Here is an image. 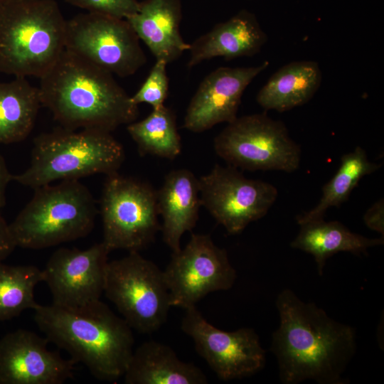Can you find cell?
Wrapping results in <instances>:
<instances>
[{
  "label": "cell",
  "mask_w": 384,
  "mask_h": 384,
  "mask_svg": "<svg viewBox=\"0 0 384 384\" xmlns=\"http://www.w3.org/2000/svg\"><path fill=\"white\" fill-rule=\"evenodd\" d=\"M276 306L279 326L272 334L271 351L281 382L348 383L343 375L356 351L355 329L333 319L314 303L301 300L289 289L279 294Z\"/></svg>",
  "instance_id": "6da1fadb"
},
{
  "label": "cell",
  "mask_w": 384,
  "mask_h": 384,
  "mask_svg": "<svg viewBox=\"0 0 384 384\" xmlns=\"http://www.w3.org/2000/svg\"><path fill=\"white\" fill-rule=\"evenodd\" d=\"M38 88L41 105L65 129L112 132L139 116L138 105L112 74L65 49Z\"/></svg>",
  "instance_id": "7a4b0ae2"
},
{
  "label": "cell",
  "mask_w": 384,
  "mask_h": 384,
  "mask_svg": "<svg viewBox=\"0 0 384 384\" xmlns=\"http://www.w3.org/2000/svg\"><path fill=\"white\" fill-rule=\"evenodd\" d=\"M34 320L49 342L98 380L122 377L133 353L132 328L100 300L78 306L39 304Z\"/></svg>",
  "instance_id": "3957f363"
},
{
  "label": "cell",
  "mask_w": 384,
  "mask_h": 384,
  "mask_svg": "<svg viewBox=\"0 0 384 384\" xmlns=\"http://www.w3.org/2000/svg\"><path fill=\"white\" fill-rule=\"evenodd\" d=\"M67 20L55 0L0 5V72L41 78L65 49Z\"/></svg>",
  "instance_id": "277c9868"
},
{
  "label": "cell",
  "mask_w": 384,
  "mask_h": 384,
  "mask_svg": "<svg viewBox=\"0 0 384 384\" xmlns=\"http://www.w3.org/2000/svg\"><path fill=\"white\" fill-rule=\"evenodd\" d=\"M124 158L122 145L111 132L62 127L35 138L29 166L11 181L35 189L56 181L108 176L118 172Z\"/></svg>",
  "instance_id": "5b68a950"
},
{
  "label": "cell",
  "mask_w": 384,
  "mask_h": 384,
  "mask_svg": "<svg viewBox=\"0 0 384 384\" xmlns=\"http://www.w3.org/2000/svg\"><path fill=\"white\" fill-rule=\"evenodd\" d=\"M97 214L88 188L78 180H66L35 188L9 228L16 247L44 249L87 235Z\"/></svg>",
  "instance_id": "8992f818"
},
{
  "label": "cell",
  "mask_w": 384,
  "mask_h": 384,
  "mask_svg": "<svg viewBox=\"0 0 384 384\" xmlns=\"http://www.w3.org/2000/svg\"><path fill=\"white\" fill-rule=\"evenodd\" d=\"M213 146L228 165L250 171L291 173L301 161V147L285 124L265 112L237 117L215 137Z\"/></svg>",
  "instance_id": "52a82bcc"
},
{
  "label": "cell",
  "mask_w": 384,
  "mask_h": 384,
  "mask_svg": "<svg viewBox=\"0 0 384 384\" xmlns=\"http://www.w3.org/2000/svg\"><path fill=\"white\" fill-rule=\"evenodd\" d=\"M104 293L129 326L142 334L159 330L171 307L163 271L139 252L108 262Z\"/></svg>",
  "instance_id": "ba28073f"
},
{
  "label": "cell",
  "mask_w": 384,
  "mask_h": 384,
  "mask_svg": "<svg viewBox=\"0 0 384 384\" xmlns=\"http://www.w3.org/2000/svg\"><path fill=\"white\" fill-rule=\"evenodd\" d=\"M100 202L102 242L110 252H139L161 230L156 191L148 183L122 176H106Z\"/></svg>",
  "instance_id": "9c48e42d"
},
{
  "label": "cell",
  "mask_w": 384,
  "mask_h": 384,
  "mask_svg": "<svg viewBox=\"0 0 384 384\" xmlns=\"http://www.w3.org/2000/svg\"><path fill=\"white\" fill-rule=\"evenodd\" d=\"M139 41L125 19L87 12L67 21L65 50L121 78L146 63Z\"/></svg>",
  "instance_id": "30bf717a"
},
{
  "label": "cell",
  "mask_w": 384,
  "mask_h": 384,
  "mask_svg": "<svg viewBox=\"0 0 384 384\" xmlns=\"http://www.w3.org/2000/svg\"><path fill=\"white\" fill-rule=\"evenodd\" d=\"M163 273L171 306L185 310L209 293L230 289L236 279L227 251L205 234L192 233L183 248L172 252Z\"/></svg>",
  "instance_id": "8fae6325"
},
{
  "label": "cell",
  "mask_w": 384,
  "mask_h": 384,
  "mask_svg": "<svg viewBox=\"0 0 384 384\" xmlns=\"http://www.w3.org/2000/svg\"><path fill=\"white\" fill-rule=\"evenodd\" d=\"M198 183L201 206L230 235L263 218L278 196L274 185L247 178L229 165H215Z\"/></svg>",
  "instance_id": "7c38bea8"
},
{
  "label": "cell",
  "mask_w": 384,
  "mask_h": 384,
  "mask_svg": "<svg viewBox=\"0 0 384 384\" xmlns=\"http://www.w3.org/2000/svg\"><path fill=\"white\" fill-rule=\"evenodd\" d=\"M181 327L193 339L197 353L221 380L251 376L265 365V351L252 329H219L196 306L186 309Z\"/></svg>",
  "instance_id": "4fadbf2b"
},
{
  "label": "cell",
  "mask_w": 384,
  "mask_h": 384,
  "mask_svg": "<svg viewBox=\"0 0 384 384\" xmlns=\"http://www.w3.org/2000/svg\"><path fill=\"white\" fill-rule=\"evenodd\" d=\"M109 253L102 242L85 250L61 247L55 251L43 270L52 303L78 306L100 300Z\"/></svg>",
  "instance_id": "5bb4252c"
},
{
  "label": "cell",
  "mask_w": 384,
  "mask_h": 384,
  "mask_svg": "<svg viewBox=\"0 0 384 384\" xmlns=\"http://www.w3.org/2000/svg\"><path fill=\"white\" fill-rule=\"evenodd\" d=\"M48 340L18 329L0 338V384H62L73 375L76 362L50 351Z\"/></svg>",
  "instance_id": "9a60e30c"
},
{
  "label": "cell",
  "mask_w": 384,
  "mask_h": 384,
  "mask_svg": "<svg viewBox=\"0 0 384 384\" xmlns=\"http://www.w3.org/2000/svg\"><path fill=\"white\" fill-rule=\"evenodd\" d=\"M270 65L267 60L256 66L220 67L200 83L187 107L183 127L195 133L237 118L246 87Z\"/></svg>",
  "instance_id": "2e32d148"
},
{
  "label": "cell",
  "mask_w": 384,
  "mask_h": 384,
  "mask_svg": "<svg viewBox=\"0 0 384 384\" xmlns=\"http://www.w3.org/2000/svg\"><path fill=\"white\" fill-rule=\"evenodd\" d=\"M267 39L256 16L242 9L190 44L187 67L192 68L216 57L230 60L252 56L260 51Z\"/></svg>",
  "instance_id": "e0dca14e"
},
{
  "label": "cell",
  "mask_w": 384,
  "mask_h": 384,
  "mask_svg": "<svg viewBox=\"0 0 384 384\" xmlns=\"http://www.w3.org/2000/svg\"><path fill=\"white\" fill-rule=\"evenodd\" d=\"M156 200L163 241L172 252H177L182 235L191 231L198 220L201 206L198 179L186 169L173 170L156 191Z\"/></svg>",
  "instance_id": "ac0fdd59"
},
{
  "label": "cell",
  "mask_w": 384,
  "mask_h": 384,
  "mask_svg": "<svg viewBox=\"0 0 384 384\" xmlns=\"http://www.w3.org/2000/svg\"><path fill=\"white\" fill-rule=\"evenodd\" d=\"M181 18L180 0H144L125 20L156 60L169 63L190 48L181 35Z\"/></svg>",
  "instance_id": "d6986e66"
},
{
  "label": "cell",
  "mask_w": 384,
  "mask_h": 384,
  "mask_svg": "<svg viewBox=\"0 0 384 384\" xmlns=\"http://www.w3.org/2000/svg\"><path fill=\"white\" fill-rule=\"evenodd\" d=\"M126 384H206L203 372L169 346L149 341L137 347L123 375Z\"/></svg>",
  "instance_id": "ffe728a7"
},
{
  "label": "cell",
  "mask_w": 384,
  "mask_h": 384,
  "mask_svg": "<svg viewBox=\"0 0 384 384\" xmlns=\"http://www.w3.org/2000/svg\"><path fill=\"white\" fill-rule=\"evenodd\" d=\"M321 82V71L317 62L293 61L269 78L259 90L256 101L265 110L286 112L308 102Z\"/></svg>",
  "instance_id": "44dd1931"
},
{
  "label": "cell",
  "mask_w": 384,
  "mask_h": 384,
  "mask_svg": "<svg viewBox=\"0 0 384 384\" xmlns=\"http://www.w3.org/2000/svg\"><path fill=\"white\" fill-rule=\"evenodd\" d=\"M299 225V233L290 246L314 257L319 275L323 274L326 260L334 255L348 252L359 256L384 242L383 238H368L351 231L337 220L327 222L322 218Z\"/></svg>",
  "instance_id": "7402d4cb"
},
{
  "label": "cell",
  "mask_w": 384,
  "mask_h": 384,
  "mask_svg": "<svg viewBox=\"0 0 384 384\" xmlns=\"http://www.w3.org/2000/svg\"><path fill=\"white\" fill-rule=\"evenodd\" d=\"M41 106L38 88L26 78L0 82V144L26 139L33 129Z\"/></svg>",
  "instance_id": "603a6c76"
},
{
  "label": "cell",
  "mask_w": 384,
  "mask_h": 384,
  "mask_svg": "<svg viewBox=\"0 0 384 384\" xmlns=\"http://www.w3.org/2000/svg\"><path fill=\"white\" fill-rule=\"evenodd\" d=\"M381 167L370 161L366 151L356 146L353 151L341 157L340 166L334 176L322 187V195L317 205L297 217L299 225L324 218L330 207L339 208L346 202L353 190L366 176Z\"/></svg>",
  "instance_id": "cb8c5ba5"
},
{
  "label": "cell",
  "mask_w": 384,
  "mask_h": 384,
  "mask_svg": "<svg viewBox=\"0 0 384 384\" xmlns=\"http://www.w3.org/2000/svg\"><path fill=\"white\" fill-rule=\"evenodd\" d=\"M127 129L141 156L174 159L181 152L176 115L165 105L152 109L144 119L129 123Z\"/></svg>",
  "instance_id": "d4e9b609"
},
{
  "label": "cell",
  "mask_w": 384,
  "mask_h": 384,
  "mask_svg": "<svg viewBox=\"0 0 384 384\" xmlns=\"http://www.w3.org/2000/svg\"><path fill=\"white\" fill-rule=\"evenodd\" d=\"M43 282V270L34 265H9L0 262V321L9 320L39 304L34 297Z\"/></svg>",
  "instance_id": "484cf974"
},
{
  "label": "cell",
  "mask_w": 384,
  "mask_h": 384,
  "mask_svg": "<svg viewBox=\"0 0 384 384\" xmlns=\"http://www.w3.org/2000/svg\"><path fill=\"white\" fill-rule=\"evenodd\" d=\"M167 63L156 60L149 75L131 100L137 105L147 103L152 109L164 105L168 95L169 78L166 73Z\"/></svg>",
  "instance_id": "4316f807"
},
{
  "label": "cell",
  "mask_w": 384,
  "mask_h": 384,
  "mask_svg": "<svg viewBox=\"0 0 384 384\" xmlns=\"http://www.w3.org/2000/svg\"><path fill=\"white\" fill-rule=\"evenodd\" d=\"M65 1L88 12L121 19H125L135 14L139 5L137 0H65Z\"/></svg>",
  "instance_id": "83f0119b"
},
{
  "label": "cell",
  "mask_w": 384,
  "mask_h": 384,
  "mask_svg": "<svg viewBox=\"0 0 384 384\" xmlns=\"http://www.w3.org/2000/svg\"><path fill=\"white\" fill-rule=\"evenodd\" d=\"M366 225L380 234L384 235V202L383 198L378 200L370 207L363 215Z\"/></svg>",
  "instance_id": "f1b7e54d"
},
{
  "label": "cell",
  "mask_w": 384,
  "mask_h": 384,
  "mask_svg": "<svg viewBox=\"0 0 384 384\" xmlns=\"http://www.w3.org/2000/svg\"><path fill=\"white\" fill-rule=\"evenodd\" d=\"M16 247L9 225L0 215V262L5 260Z\"/></svg>",
  "instance_id": "f546056e"
},
{
  "label": "cell",
  "mask_w": 384,
  "mask_h": 384,
  "mask_svg": "<svg viewBox=\"0 0 384 384\" xmlns=\"http://www.w3.org/2000/svg\"><path fill=\"white\" fill-rule=\"evenodd\" d=\"M11 176L6 166V162L3 156L0 154V208H2L6 203V188L11 181Z\"/></svg>",
  "instance_id": "4dcf8cb0"
},
{
  "label": "cell",
  "mask_w": 384,
  "mask_h": 384,
  "mask_svg": "<svg viewBox=\"0 0 384 384\" xmlns=\"http://www.w3.org/2000/svg\"><path fill=\"white\" fill-rule=\"evenodd\" d=\"M16 1H19V0H0V5L4 4H6V3Z\"/></svg>",
  "instance_id": "1f68e13d"
}]
</instances>
